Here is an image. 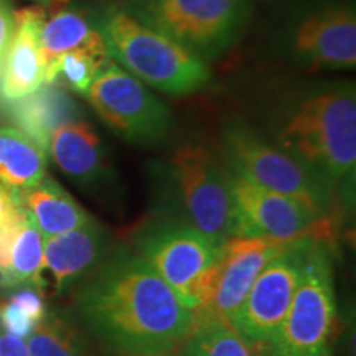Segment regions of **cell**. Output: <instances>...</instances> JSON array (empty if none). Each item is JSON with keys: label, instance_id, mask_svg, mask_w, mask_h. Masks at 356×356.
<instances>
[{"label": "cell", "instance_id": "cell-6", "mask_svg": "<svg viewBox=\"0 0 356 356\" xmlns=\"http://www.w3.org/2000/svg\"><path fill=\"white\" fill-rule=\"evenodd\" d=\"M121 8L202 60L234 47L251 17V0H124Z\"/></svg>", "mask_w": 356, "mask_h": 356}, {"label": "cell", "instance_id": "cell-22", "mask_svg": "<svg viewBox=\"0 0 356 356\" xmlns=\"http://www.w3.org/2000/svg\"><path fill=\"white\" fill-rule=\"evenodd\" d=\"M193 317V327L180 345L181 356H254L228 320L204 314Z\"/></svg>", "mask_w": 356, "mask_h": 356}, {"label": "cell", "instance_id": "cell-15", "mask_svg": "<svg viewBox=\"0 0 356 356\" xmlns=\"http://www.w3.org/2000/svg\"><path fill=\"white\" fill-rule=\"evenodd\" d=\"M15 17V30L0 71V92L6 101H15L37 91L44 84L42 51V8H22Z\"/></svg>", "mask_w": 356, "mask_h": 356}, {"label": "cell", "instance_id": "cell-7", "mask_svg": "<svg viewBox=\"0 0 356 356\" xmlns=\"http://www.w3.org/2000/svg\"><path fill=\"white\" fill-rule=\"evenodd\" d=\"M337 300L333 266L323 238L307 251L300 282L282 327L270 343V356H332Z\"/></svg>", "mask_w": 356, "mask_h": 356}, {"label": "cell", "instance_id": "cell-24", "mask_svg": "<svg viewBox=\"0 0 356 356\" xmlns=\"http://www.w3.org/2000/svg\"><path fill=\"white\" fill-rule=\"evenodd\" d=\"M109 63V55L104 48H78L58 58L51 73V83L61 79L71 91L86 96L89 86L97 74Z\"/></svg>", "mask_w": 356, "mask_h": 356}, {"label": "cell", "instance_id": "cell-13", "mask_svg": "<svg viewBox=\"0 0 356 356\" xmlns=\"http://www.w3.org/2000/svg\"><path fill=\"white\" fill-rule=\"evenodd\" d=\"M114 244L109 231L95 218L43 243V261L33 286L40 293L60 296L79 286L106 259Z\"/></svg>", "mask_w": 356, "mask_h": 356}, {"label": "cell", "instance_id": "cell-12", "mask_svg": "<svg viewBox=\"0 0 356 356\" xmlns=\"http://www.w3.org/2000/svg\"><path fill=\"white\" fill-rule=\"evenodd\" d=\"M286 50L289 58L300 68L353 70L356 63L355 10L343 3H333L305 13L289 29Z\"/></svg>", "mask_w": 356, "mask_h": 356}, {"label": "cell", "instance_id": "cell-1", "mask_svg": "<svg viewBox=\"0 0 356 356\" xmlns=\"http://www.w3.org/2000/svg\"><path fill=\"white\" fill-rule=\"evenodd\" d=\"M74 309L83 327L111 353L175 351L193 327V310L129 246H115L79 284Z\"/></svg>", "mask_w": 356, "mask_h": 356}, {"label": "cell", "instance_id": "cell-9", "mask_svg": "<svg viewBox=\"0 0 356 356\" xmlns=\"http://www.w3.org/2000/svg\"><path fill=\"white\" fill-rule=\"evenodd\" d=\"M86 97L101 121L131 144L155 145L172 131L170 109L144 83L111 61L89 86Z\"/></svg>", "mask_w": 356, "mask_h": 356}, {"label": "cell", "instance_id": "cell-20", "mask_svg": "<svg viewBox=\"0 0 356 356\" xmlns=\"http://www.w3.org/2000/svg\"><path fill=\"white\" fill-rule=\"evenodd\" d=\"M42 51L44 61V83H51V73L58 58L78 48H104V42L86 13L61 10L42 26Z\"/></svg>", "mask_w": 356, "mask_h": 356}, {"label": "cell", "instance_id": "cell-5", "mask_svg": "<svg viewBox=\"0 0 356 356\" xmlns=\"http://www.w3.org/2000/svg\"><path fill=\"white\" fill-rule=\"evenodd\" d=\"M129 248L144 259L193 312L210 304L222 244L167 215H154L134 231Z\"/></svg>", "mask_w": 356, "mask_h": 356}, {"label": "cell", "instance_id": "cell-19", "mask_svg": "<svg viewBox=\"0 0 356 356\" xmlns=\"http://www.w3.org/2000/svg\"><path fill=\"white\" fill-rule=\"evenodd\" d=\"M20 207L44 239L86 225L92 216L50 177L32 188L17 190Z\"/></svg>", "mask_w": 356, "mask_h": 356}, {"label": "cell", "instance_id": "cell-32", "mask_svg": "<svg viewBox=\"0 0 356 356\" xmlns=\"http://www.w3.org/2000/svg\"><path fill=\"white\" fill-rule=\"evenodd\" d=\"M0 302H2V287H0Z\"/></svg>", "mask_w": 356, "mask_h": 356}, {"label": "cell", "instance_id": "cell-3", "mask_svg": "<svg viewBox=\"0 0 356 356\" xmlns=\"http://www.w3.org/2000/svg\"><path fill=\"white\" fill-rule=\"evenodd\" d=\"M155 173L160 215L188 222L220 244L239 236L229 167L204 142H181Z\"/></svg>", "mask_w": 356, "mask_h": 356}, {"label": "cell", "instance_id": "cell-21", "mask_svg": "<svg viewBox=\"0 0 356 356\" xmlns=\"http://www.w3.org/2000/svg\"><path fill=\"white\" fill-rule=\"evenodd\" d=\"M47 152L17 127H0V181L12 190L32 188L44 178Z\"/></svg>", "mask_w": 356, "mask_h": 356}, {"label": "cell", "instance_id": "cell-33", "mask_svg": "<svg viewBox=\"0 0 356 356\" xmlns=\"http://www.w3.org/2000/svg\"><path fill=\"white\" fill-rule=\"evenodd\" d=\"M60 2H68V0H60Z\"/></svg>", "mask_w": 356, "mask_h": 356}, {"label": "cell", "instance_id": "cell-4", "mask_svg": "<svg viewBox=\"0 0 356 356\" xmlns=\"http://www.w3.org/2000/svg\"><path fill=\"white\" fill-rule=\"evenodd\" d=\"M96 26L108 55L134 78L165 95H191L210 81L207 61L132 19L121 7L106 8Z\"/></svg>", "mask_w": 356, "mask_h": 356}, {"label": "cell", "instance_id": "cell-29", "mask_svg": "<svg viewBox=\"0 0 356 356\" xmlns=\"http://www.w3.org/2000/svg\"><path fill=\"white\" fill-rule=\"evenodd\" d=\"M0 356H30L24 338L0 333Z\"/></svg>", "mask_w": 356, "mask_h": 356}, {"label": "cell", "instance_id": "cell-31", "mask_svg": "<svg viewBox=\"0 0 356 356\" xmlns=\"http://www.w3.org/2000/svg\"><path fill=\"white\" fill-rule=\"evenodd\" d=\"M177 351V350H175ZM175 351H170V353H159V355H147V356H181V355H177Z\"/></svg>", "mask_w": 356, "mask_h": 356}, {"label": "cell", "instance_id": "cell-11", "mask_svg": "<svg viewBox=\"0 0 356 356\" xmlns=\"http://www.w3.org/2000/svg\"><path fill=\"white\" fill-rule=\"evenodd\" d=\"M231 188L239 216V236L291 243L305 236L325 238L330 226L322 215L305 203L251 184L231 170Z\"/></svg>", "mask_w": 356, "mask_h": 356}, {"label": "cell", "instance_id": "cell-26", "mask_svg": "<svg viewBox=\"0 0 356 356\" xmlns=\"http://www.w3.org/2000/svg\"><path fill=\"white\" fill-rule=\"evenodd\" d=\"M37 327V322H33L29 315L24 314L19 307L13 305L10 300L0 302V328L6 333L15 337H29Z\"/></svg>", "mask_w": 356, "mask_h": 356}, {"label": "cell", "instance_id": "cell-30", "mask_svg": "<svg viewBox=\"0 0 356 356\" xmlns=\"http://www.w3.org/2000/svg\"><path fill=\"white\" fill-rule=\"evenodd\" d=\"M3 97H2V92H0V121L3 119V115H6V106H3Z\"/></svg>", "mask_w": 356, "mask_h": 356}, {"label": "cell", "instance_id": "cell-18", "mask_svg": "<svg viewBox=\"0 0 356 356\" xmlns=\"http://www.w3.org/2000/svg\"><path fill=\"white\" fill-rule=\"evenodd\" d=\"M43 261V236L22 208L0 229V287L35 284Z\"/></svg>", "mask_w": 356, "mask_h": 356}, {"label": "cell", "instance_id": "cell-14", "mask_svg": "<svg viewBox=\"0 0 356 356\" xmlns=\"http://www.w3.org/2000/svg\"><path fill=\"white\" fill-rule=\"evenodd\" d=\"M287 243L264 238L234 236L222 244L218 261L215 289L210 304L193 314L215 315L231 322L248 297L261 270L274 259Z\"/></svg>", "mask_w": 356, "mask_h": 356}, {"label": "cell", "instance_id": "cell-17", "mask_svg": "<svg viewBox=\"0 0 356 356\" xmlns=\"http://www.w3.org/2000/svg\"><path fill=\"white\" fill-rule=\"evenodd\" d=\"M6 115L47 152L53 132L63 124L79 119V108L65 89L47 84L32 95L8 101Z\"/></svg>", "mask_w": 356, "mask_h": 356}, {"label": "cell", "instance_id": "cell-28", "mask_svg": "<svg viewBox=\"0 0 356 356\" xmlns=\"http://www.w3.org/2000/svg\"><path fill=\"white\" fill-rule=\"evenodd\" d=\"M20 210L22 207L17 198V190L8 188L0 181V229L19 215Z\"/></svg>", "mask_w": 356, "mask_h": 356}, {"label": "cell", "instance_id": "cell-25", "mask_svg": "<svg viewBox=\"0 0 356 356\" xmlns=\"http://www.w3.org/2000/svg\"><path fill=\"white\" fill-rule=\"evenodd\" d=\"M7 300H10L13 305H17L24 314L29 315L33 322H40L44 315H47V307H44L43 296L40 291L32 284H26V286H20L12 289L10 297Z\"/></svg>", "mask_w": 356, "mask_h": 356}, {"label": "cell", "instance_id": "cell-16", "mask_svg": "<svg viewBox=\"0 0 356 356\" xmlns=\"http://www.w3.org/2000/svg\"><path fill=\"white\" fill-rule=\"evenodd\" d=\"M48 150L58 167L83 186H96L111 178L106 147L86 121L66 122L53 132Z\"/></svg>", "mask_w": 356, "mask_h": 356}, {"label": "cell", "instance_id": "cell-2", "mask_svg": "<svg viewBox=\"0 0 356 356\" xmlns=\"http://www.w3.org/2000/svg\"><path fill=\"white\" fill-rule=\"evenodd\" d=\"M270 140L335 191L355 178L356 92L350 81L284 89L267 111Z\"/></svg>", "mask_w": 356, "mask_h": 356}, {"label": "cell", "instance_id": "cell-10", "mask_svg": "<svg viewBox=\"0 0 356 356\" xmlns=\"http://www.w3.org/2000/svg\"><path fill=\"white\" fill-rule=\"evenodd\" d=\"M315 236L310 234L287 243L282 252L261 270L248 297L234 314L231 325L251 346L270 345L277 337L300 282L307 251Z\"/></svg>", "mask_w": 356, "mask_h": 356}, {"label": "cell", "instance_id": "cell-23", "mask_svg": "<svg viewBox=\"0 0 356 356\" xmlns=\"http://www.w3.org/2000/svg\"><path fill=\"white\" fill-rule=\"evenodd\" d=\"M30 356H86L81 333L68 317L47 314L26 341Z\"/></svg>", "mask_w": 356, "mask_h": 356}, {"label": "cell", "instance_id": "cell-8", "mask_svg": "<svg viewBox=\"0 0 356 356\" xmlns=\"http://www.w3.org/2000/svg\"><path fill=\"white\" fill-rule=\"evenodd\" d=\"M222 149L231 170L251 184L305 203L322 215L332 211L335 191L248 124L229 122Z\"/></svg>", "mask_w": 356, "mask_h": 356}, {"label": "cell", "instance_id": "cell-27", "mask_svg": "<svg viewBox=\"0 0 356 356\" xmlns=\"http://www.w3.org/2000/svg\"><path fill=\"white\" fill-rule=\"evenodd\" d=\"M13 30H15L13 12L3 0H0V71H2V63L8 50V44L12 42Z\"/></svg>", "mask_w": 356, "mask_h": 356}]
</instances>
